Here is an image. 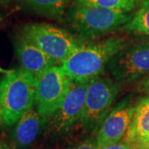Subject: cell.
Instances as JSON below:
<instances>
[{"label":"cell","mask_w":149,"mask_h":149,"mask_svg":"<svg viewBox=\"0 0 149 149\" xmlns=\"http://www.w3.org/2000/svg\"><path fill=\"white\" fill-rule=\"evenodd\" d=\"M120 37H109L91 44H84L61 64L72 82H88L99 76L116 54L125 47Z\"/></svg>","instance_id":"6da1fadb"},{"label":"cell","mask_w":149,"mask_h":149,"mask_svg":"<svg viewBox=\"0 0 149 149\" xmlns=\"http://www.w3.org/2000/svg\"><path fill=\"white\" fill-rule=\"evenodd\" d=\"M133 17L131 13L74 3L66 13V21L75 36L94 40L124 27Z\"/></svg>","instance_id":"7a4b0ae2"},{"label":"cell","mask_w":149,"mask_h":149,"mask_svg":"<svg viewBox=\"0 0 149 149\" xmlns=\"http://www.w3.org/2000/svg\"><path fill=\"white\" fill-rule=\"evenodd\" d=\"M36 77L22 68L10 70L0 80L3 125H15L35 104Z\"/></svg>","instance_id":"3957f363"},{"label":"cell","mask_w":149,"mask_h":149,"mask_svg":"<svg viewBox=\"0 0 149 149\" xmlns=\"http://www.w3.org/2000/svg\"><path fill=\"white\" fill-rule=\"evenodd\" d=\"M20 34L37 45L56 64H61L85 41L63 28L44 22L28 23L21 28Z\"/></svg>","instance_id":"277c9868"},{"label":"cell","mask_w":149,"mask_h":149,"mask_svg":"<svg viewBox=\"0 0 149 149\" xmlns=\"http://www.w3.org/2000/svg\"><path fill=\"white\" fill-rule=\"evenodd\" d=\"M118 91L117 83L109 78L99 75L88 82L85 108L80 120L83 128L92 132L99 129L112 109Z\"/></svg>","instance_id":"5b68a950"},{"label":"cell","mask_w":149,"mask_h":149,"mask_svg":"<svg viewBox=\"0 0 149 149\" xmlns=\"http://www.w3.org/2000/svg\"><path fill=\"white\" fill-rule=\"evenodd\" d=\"M72 81L60 65H53L36 76L35 104L37 111L51 118L69 92Z\"/></svg>","instance_id":"8992f818"},{"label":"cell","mask_w":149,"mask_h":149,"mask_svg":"<svg viewBox=\"0 0 149 149\" xmlns=\"http://www.w3.org/2000/svg\"><path fill=\"white\" fill-rule=\"evenodd\" d=\"M117 82L129 83L149 73V43L125 47L107 65Z\"/></svg>","instance_id":"52a82bcc"},{"label":"cell","mask_w":149,"mask_h":149,"mask_svg":"<svg viewBox=\"0 0 149 149\" xmlns=\"http://www.w3.org/2000/svg\"><path fill=\"white\" fill-rule=\"evenodd\" d=\"M88 82H73L62 103L51 117L52 128L56 133L65 134L74 124L80 122L85 108Z\"/></svg>","instance_id":"ba28073f"},{"label":"cell","mask_w":149,"mask_h":149,"mask_svg":"<svg viewBox=\"0 0 149 149\" xmlns=\"http://www.w3.org/2000/svg\"><path fill=\"white\" fill-rule=\"evenodd\" d=\"M135 107L128 100H123L113 108L101 123L96 135L99 149L118 143L125 133L133 120Z\"/></svg>","instance_id":"9c48e42d"},{"label":"cell","mask_w":149,"mask_h":149,"mask_svg":"<svg viewBox=\"0 0 149 149\" xmlns=\"http://www.w3.org/2000/svg\"><path fill=\"white\" fill-rule=\"evenodd\" d=\"M14 46L21 68L35 77L49 67L57 65L37 45L20 33L16 38Z\"/></svg>","instance_id":"30bf717a"},{"label":"cell","mask_w":149,"mask_h":149,"mask_svg":"<svg viewBox=\"0 0 149 149\" xmlns=\"http://www.w3.org/2000/svg\"><path fill=\"white\" fill-rule=\"evenodd\" d=\"M47 118L34 109L26 112L15 123L11 133V139L18 149H26L32 146L41 135Z\"/></svg>","instance_id":"8fae6325"},{"label":"cell","mask_w":149,"mask_h":149,"mask_svg":"<svg viewBox=\"0 0 149 149\" xmlns=\"http://www.w3.org/2000/svg\"><path fill=\"white\" fill-rule=\"evenodd\" d=\"M126 139L129 144L149 147V96L143 99L135 108Z\"/></svg>","instance_id":"7c38bea8"},{"label":"cell","mask_w":149,"mask_h":149,"mask_svg":"<svg viewBox=\"0 0 149 149\" xmlns=\"http://www.w3.org/2000/svg\"><path fill=\"white\" fill-rule=\"evenodd\" d=\"M70 0H26L28 8L35 13L61 20Z\"/></svg>","instance_id":"4fadbf2b"},{"label":"cell","mask_w":149,"mask_h":149,"mask_svg":"<svg viewBox=\"0 0 149 149\" xmlns=\"http://www.w3.org/2000/svg\"><path fill=\"white\" fill-rule=\"evenodd\" d=\"M123 30L141 35H149V0H143L133 17Z\"/></svg>","instance_id":"5bb4252c"},{"label":"cell","mask_w":149,"mask_h":149,"mask_svg":"<svg viewBox=\"0 0 149 149\" xmlns=\"http://www.w3.org/2000/svg\"><path fill=\"white\" fill-rule=\"evenodd\" d=\"M74 3L130 13L136 9L140 4V2L139 0H75Z\"/></svg>","instance_id":"9a60e30c"},{"label":"cell","mask_w":149,"mask_h":149,"mask_svg":"<svg viewBox=\"0 0 149 149\" xmlns=\"http://www.w3.org/2000/svg\"><path fill=\"white\" fill-rule=\"evenodd\" d=\"M72 149H99L97 139L94 137H90L80 142L76 146H74Z\"/></svg>","instance_id":"2e32d148"},{"label":"cell","mask_w":149,"mask_h":149,"mask_svg":"<svg viewBox=\"0 0 149 149\" xmlns=\"http://www.w3.org/2000/svg\"><path fill=\"white\" fill-rule=\"evenodd\" d=\"M100 149H130V147L128 143H118L109 145L104 148H102Z\"/></svg>","instance_id":"e0dca14e"},{"label":"cell","mask_w":149,"mask_h":149,"mask_svg":"<svg viewBox=\"0 0 149 149\" xmlns=\"http://www.w3.org/2000/svg\"><path fill=\"white\" fill-rule=\"evenodd\" d=\"M143 86H144V88H145V90L148 91V92H149V78L148 79V80H146L145 82H144Z\"/></svg>","instance_id":"ac0fdd59"},{"label":"cell","mask_w":149,"mask_h":149,"mask_svg":"<svg viewBox=\"0 0 149 149\" xmlns=\"http://www.w3.org/2000/svg\"><path fill=\"white\" fill-rule=\"evenodd\" d=\"M0 149H11L8 145L4 143H1L0 142Z\"/></svg>","instance_id":"d6986e66"},{"label":"cell","mask_w":149,"mask_h":149,"mask_svg":"<svg viewBox=\"0 0 149 149\" xmlns=\"http://www.w3.org/2000/svg\"><path fill=\"white\" fill-rule=\"evenodd\" d=\"M13 1H15V0H0V3L6 4V3H8L10 2H13Z\"/></svg>","instance_id":"ffe728a7"},{"label":"cell","mask_w":149,"mask_h":149,"mask_svg":"<svg viewBox=\"0 0 149 149\" xmlns=\"http://www.w3.org/2000/svg\"><path fill=\"white\" fill-rule=\"evenodd\" d=\"M3 125V116H2V110H1V107H0V127Z\"/></svg>","instance_id":"44dd1931"},{"label":"cell","mask_w":149,"mask_h":149,"mask_svg":"<svg viewBox=\"0 0 149 149\" xmlns=\"http://www.w3.org/2000/svg\"><path fill=\"white\" fill-rule=\"evenodd\" d=\"M8 72H9V70H6L3 69V68H1L0 67V73H8Z\"/></svg>","instance_id":"7402d4cb"}]
</instances>
